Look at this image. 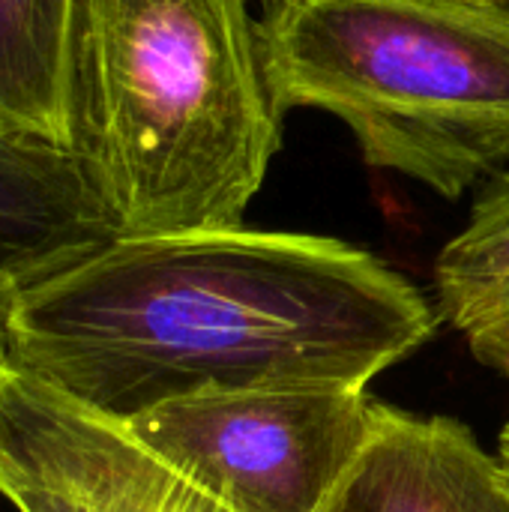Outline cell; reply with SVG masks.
Instances as JSON below:
<instances>
[{
  "label": "cell",
  "mask_w": 509,
  "mask_h": 512,
  "mask_svg": "<svg viewBox=\"0 0 509 512\" xmlns=\"http://www.w3.org/2000/svg\"><path fill=\"white\" fill-rule=\"evenodd\" d=\"M468 345H471V354L483 366H489V369H495L504 378H509V318L501 321V324L486 327V330L471 333Z\"/></svg>",
  "instance_id": "30bf717a"
},
{
  "label": "cell",
  "mask_w": 509,
  "mask_h": 512,
  "mask_svg": "<svg viewBox=\"0 0 509 512\" xmlns=\"http://www.w3.org/2000/svg\"><path fill=\"white\" fill-rule=\"evenodd\" d=\"M438 321L372 252L252 228L111 237L0 285L9 366L120 423L204 390H366Z\"/></svg>",
  "instance_id": "6da1fadb"
},
{
  "label": "cell",
  "mask_w": 509,
  "mask_h": 512,
  "mask_svg": "<svg viewBox=\"0 0 509 512\" xmlns=\"http://www.w3.org/2000/svg\"><path fill=\"white\" fill-rule=\"evenodd\" d=\"M321 512H509V468L468 426L378 402L363 453Z\"/></svg>",
  "instance_id": "8992f818"
},
{
  "label": "cell",
  "mask_w": 509,
  "mask_h": 512,
  "mask_svg": "<svg viewBox=\"0 0 509 512\" xmlns=\"http://www.w3.org/2000/svg\"><path fill=\"white\" fill-rule=\"evenodd\" d=\"M72 0H0V120L66 147Z\"/></svg>",
  "instance_id": "ba28073f"
},
{
  "label": "cell",
  "mask_w": 509,
  "mask_h": 512,
  "mask_svg": "<svg viewBox=\"0 0 509 512\" xmlns=\"http://www.w3.org/2000/svg\"><path fill=\"white\" fill-rule=\"evenodd\" d=\"M0 498L15 512H198L126 423L18 369L0 378Z\"/></svg>",
  "instance_id": "5b68a950"
},
{
  "label": "cell",
  "mask_w": 509,
  "mask_h": 512,
  "mask_svg": "<svg viewBox=\"0 0 509 512\" xmlns=\"http://www.w3.org/2000/svg\"><path fill=\"white\" fill-rule=\"evenodd\" d=\"M276 105L342 120L372 168L447 201L509 168V3L264 0Z\"/></svg>",
  "instance_id": "3957f363"
},
{
  "label": "cell",
  "mask_w": 509,
  "mask_h": 512,
  "mask_svg": "<svg viewBox=\"0 0 509 512\" xmlns=\"http://www.w3.org/2000/svg\"><path fill=\"white\" fill-rule=\"evenodd\" d=\"M501 3H509V0H501Z\"/></svg>",
  "instance_id": "5bb4252c"
},
{
  "label": "cell",
  "mask_w": 509,
  "mask_h": 512,
  "mask_svg": "<svg viewBox=\"0 0 509 512\" xmlns=\"http://www.w3.org/2000/svg\"><path fill=\"white\" fill-rule=\"evenodd\" d=\"M375 411L357 387L204 390L126 426L231 512H321L363 453Z\"/></svg>",
  "instance_id": "277c9868"
},
{
  "label": "cell",
  "mask_w": 509,
  "mask_h": 512,
  "mask_svg": "<svg viewBox=\"0 0 509 512\" xmlns=\"http://www.w3.org/2000/svg\"><path fill=\"white\" fill-rule=\"evenodd\" d=\"M117 237L81 159L0 120V285Z\"/></svg>",
  "instance_id": "52a82bcc"
},
{
  "label": "cell",
  "mask_w": 509,
  "mask_h": 512,
  "mask_svg": "<svg viewBox=\"0 0 509 512\" xmlns=\"http://www.w3.org/2000/svg\"><path fill=\"white\" fill-rule=\"evenodd\" d=\"M198 512H231L228 507H222V504H216L213 498H207L204 492H201V501H198Z\"/></svg>",
  "instance_id": "8fae6325"
},
{
  "label": "cell",
  "mask_w": 509,
  "mask_h": 512,
  "mask_svg": "<svg viewBox=\"0 0 509 512\" xmlns=\"http://www.w3.org/2000/svg\"><path fill=\"white\" fill-rule=\"evenodd\" d=\"M12 366H9V354H6V342H3V330H0V378L9 372Z\"/></svg>",
  "instance_id": "7c38bea8"
},
{
  "label": "cell",
  "mask_w": 509,
  "mask_h": 512,
  "mask_svg": "<svg viewBox=\"0 0 509 512\" xmlns=\"http://www.w3.org/2000/svg\"><path fill=\"white\" fill-rule=\"evenodd\" d=\"M63 96L117 237L243 228L282 144L249 0H72Z\"/></svg>",
  "instance_id": "7a4b0ae2"
},
{
  "label": "cell",
  "mask_w": 509,
  "mask_h": 512,
  "mask_svg": "<svg viewBox=\"0 0 509 512\" xmlns=\"http://www.w3.org/2000/svg\"><path fill=\"white\" fill-rule=\"evenodd\" d=\"M504 462H507V468H509V423L504 426V432H501V453H498Z\"/></svg>",
  "instance_id": "4fadbf2b"
},
{
  "label": "cell",
  "mask_w": 509,
  "mask_h": 512,
  "mask_svg": "<svg viewBox=\"0 0 509 512\" xmlns=\"http://www.w3.org/2000/svg\"><path fill=\"white\" fill-rule=\"evenodd\" d=\"M438 318L471 336L509 318V168L486 180L468 225L435 261Z\"/></svg>",
  "instance_id": "9c48e42d"
}]
</instances>
